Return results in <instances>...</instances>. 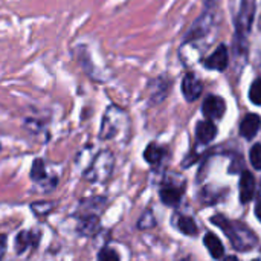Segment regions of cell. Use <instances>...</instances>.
<instances>
[{
	"mask_svg": "<svg viewBox=\"0 0 261 261\" xmlns=\"http://www.w3.org/2000/svg\"><path fill=\"white\" fill-rule=\"evenodd\" d=\"M223 261H239V258H237V257H234V255H231V257H226Z\"/></svg>",
	"mask_w": 261,
	"mask_h": 261,
	"instance_id": "obj_24",
	"label": "cell"
},
{
	"mask_svg": "<svg viewBox=\"0 0 261 261\" xmlns=\"http://www.w3.org/2000/svg\"><path fill=\"white\" fill-rule=\"evenodd\" d=\"M260 125H261L260 116H258V115H255V113H249V115L242 121L240 133H242V136H243V138H246V139H252V138L258 133Z\"/></svg>",
	"mask_w": 261,
	"mask_h": 261,
	"instance_id": "obj_9",
	"label": "cell"
},
{
	"mask_svg": "<svg viewBox=\"0 0 261 261\" xmlns=\"http://www.w3.org/2000/svg\"><path fill=\"white\" fill-rule=\"evenodd\" d=\"M228 47L225 44H220L206 60H205V67L213 69V70H225L228 67Z\"/></svg>",
	"mask_w": 261,
	"mask_h": 261,
	"instance_id": "obj_6",
	"label": "cell"
},
{
	"mask_svg": "<svg viewBox=\"0 0 261 261\" xmlns=\"http://www.w3.org/2000/svg\"><path fill=\"white\" fill-rule=\"evenodd\" d=\"M31 179L34 182H43L46 184L47 182V173H46V165L41 159H35L34 164H32V168H31Z\"/></svg>",
	"mask_w": 261,
	"mask_h": 261,
	"instance_id": "obj_14",
	"label": "cell"
},
{
	"mask_svg": "<svg viewBox=\"0 0 261 261\" xmlns=\"http://www.w3.org/2000/svg\"><path fill=\"white\" fill-rule=\"evenodd\" d=\"M203 90L202 81L196 78L193 73H187L182 81V93L187 101H196Z\"/></svg>",
	"mask_w": 261,
	"mask_h": 261,
	"instance_id": "obj_7",
	"label": "cell"
},
{
	"mask_svg": "<svg viewBox=\"0 0 261 261\" xmlns=\"http://www.w3.org/2000/svg\"><path fill=\"white\" fill-rule=\"evenodd\" d=\"M255 17V0H242L239 14L236 18V28H237V37L245 40L246 35L251 32V26Z\"/></svg>",
	"mask_w": 261,
	"mask_h": 261,
	"instance_id": "obj_4",
	"label": "cell"
},
{
	"mask_svg": "<svg viewBox=\"0 0 261 261\" xmlns=\"http://www.w3.org/2000/svg\"><path fill=\"white\" fill-rule=\"evenodd\" d=\"M255 214H257V217H258V220L261 222V199L260 202L255 205Z\"/></svg>",
	"mask_w": 261,
	"mask_h": 261,
	"instance_id": "obj_23",
	"label": "cell"
},
{
	"mask_svg": "<svg viewBox=\"0 0 261 261\" xmlns=\"http://www.w3.org/2000/svg\"><path fill=\"white\" fill-rule=\"evenodd\" d=\"M251 164L255 170H261V144H255L251 148Z\"/></svg>",
	"mask_w": 261,
	"mask_h": 261,
	"instance_id": "obj_20",
	"label": "cell"
},
{
	"mask_svg": "<svg viewBox=\"0 0 261 261\" xmlns=\"http://www.w3.org/2000/svg\"><path fill=\"white\" fill-rule=\"evenodd\" d=\"M162 156H164V150H162L161 147H158L156 144H150V145L145 148V151H144L145 161H147L148 164H151V165L159 164L161 159H162Z\"/></svg>",
	"mask_w": 261,
	"mask_h": 261,
	"instance_id": "obj_15",
	"label": "cell"
},
{
	"mask_svg": "<svg viewBox=\"0 0 261 261\" xmlns=\"http://www.w3.org/2000/svg\"><path fill=\"white\" fill-rule=\"evenodd\" d=\"M202 110H203V115L210 121H216V119H220L225 115L226 104H225V101L220 96H208L203 101Z\"/></svg>",
	"mask_w": 261,
	"mask_h": 261,
	"instance_id": "obj_5",
	"label": "cell"
},
{
	"mask_svg": "<svg viewBox=\"0 0 261 261\" xmlns=\"http://www.w3.org/2000/svg\"><path fill=\"white\" fill-rule=\"evenodd\" d=\"M119 254L112 249V248H104L101 249L99 255H98V261H119Z\"/></svg>",
	"mask_w": 261,
	"mask_h": 261,
	"instance_id": "obj_19",
	"label": "cell"
},
{
	"mask_svg": "<svg viewBox=\"0 0 261 261\" xmlns=\"http://www.w3.org/2000/svg\"><path fill=\"white\" fill-rule=\"evenodd\" d=\"M29 246H35V234L31 231H21L18 232L15 239V251L17 254H23Z\"/></svg>",
	"mask_w": 261,
	"mask_h": 261,
	"instance_id": "obj_13",
	"label": "cell"
},
{
	"mask_svg": "<svg viewBox=\"0 0 261 261\" xmlns=\"http://www.w3.org/2000/svg\"><path fill=\"white\" fill-rule=\"evenodd\" d=\"M211 222L214 225H217L228 236V239L231 240V243H232V246L236 249L246 252V251L252 249L257 245L255 234L251 229L245 228V225L236 223V222H229L223 216H216V217L211 219Z\"/></svg>",
	"mask_w": 261,
	"mask_h": 261,
	"instance_id": "obj_1",
	"label": "cell"
},
{
	"mask_svg": "<svg viewBox=\"0 0 261 261\" xmlns=\"http://www.w3.org/2000/svg\"><path fill=\"white\" fill-rule=\"evenodd\" d=\"M205 246L208 248L210 254L213 255V258H222L223 254H225V249H223V245L220 242V239L214 234H206L205 236Z\"/></svg>",
	"mask_w": 261,
	"mask_h": 261,
	"instance_id": "obj_12",
	"label": "cell"
},
{
	"mask_svg": "<svg viewBox=\"0 0 261 261\" xmlns=\"http://www.w3.org/2000/svg\"><path fill=\"white\" fill-rule=\"evenodd\" d=\"M127 125H128V118H127L125 112L118 106H110V107H107V110L102 116L99 139H102V141L115 139L116 136H119L122 133V130Z\"/></svg>",
	"mask_w": 261,
	"mask_h": 261,
	"instance_id": "obj_2",
	"label": "cell"
},
{
	"mask_svg": "<svg viewBox=\"0 0 261 261\" xmlns=\"http://www.w3.org/2000/svg\"><path fill=\"white\" fill-rule=\"evenodd\" d=\"M5 251H6V236L5 234H0V260L5 255Z\"/></svg>",
	"mask_w": 261,
	"mask_h": 261,
	"instance_id": "obj_22",
	"label": "cell"
},
{
	"mask_svg": "<svg viewBox=\"0 0 261 261\" xmlns=\"http://www.w3.org/2000/svg\"><path fill=\"white\" fill-rule=\"evenodd\" d=\"M255 194V177L251 171H243L240 177V202L246 205Z\"/></svg>",
	"mask_w": 261,
	"mask_h": 261,
	"instance_id": "obj_8",
	"label": "cell"
},
{
	"mask_svg": "<svg viewBox=\"0 0 261 261\" xmlns=\"http://www.w3.org/2000/svg\"><path fill=\"white\" fill-rule=\"evenodd\" d=\"M217 135V127L213 121H200L196 127V138L202 144H210Z\"/></svg>",
	"mask_w": 261,
	"mask_h": 261,
	"instance_id": "obj_10",
	"label": "cell"
},
{
	"mask_svg": "<svg viewBox=\"0 0 261 261\" xmlns=\"http://www.w3.org/2000/svg\"><path fill=\"white\" fill-rule=\"evenodd\" d=\"M113 154L107 150L101 151L92 162V165L84 173V179L89 182H104L110 177L113 170Z\"/></svg>",
	"mask_w": 261,
	"mask_h": 261,
	"instance_id": "obj_3",
	"label": "cell"
},
{
	"mask_svg": "<svg viewBox=\"0 0 261 261\" xmlns=\"http://www.w3.org/2000/svg\"><path fill=\"white\" fill-rule=\"evenodd\" d=\"M54 203H47V202H37V203H32L31 205V210L37 214V216H46L49 214L52 210H54Z\"/></svg>",
	"mask_w": 261,
	"mask_h": 261,
	"instance_id": "obj_18",
	"label": "cell"
},
{
	"mask_svg": "<svg viewBox=\"0 0 261 261\" xmlns=\"http://www.w3.org/2000/svg\"><path fill=\"white\" fill-rule=\"evenodd\" d=\"M153 225H154V220H153V216H151L150 213L144 214V216H142V219H141V220H139V223H138V226H139L141 229L153 228Z\"/></svg>",
	"mask_w": 261,
	"mask_h": 261,
	"instance_id": "obj_21",
	"label": "cell"
},
{
	"mask_svg": "<svg viewBox=\"0 0 261 261\" xmlns=\"http://www.w3.org/2000/svg\"><path fill=\"white\" fill-rule=\"evenodd\" d=\"M249 99L255 104L261 106V80H255L249 89Z\"/></svg>",
	"mask_w": 261,
	"mask_h": 261,
	"instance_id": "obj_17",
	"label": "cell"
},
{
	"mask_svg": "<svg viewBox=\"0 0 261 261\" xmlns=\"http://www.w3.org/2000/svg\"><path fill=\"white\" fill-rule=\"evenodd\" d=\"M177 228L185 236H196L197 234V226H196V223H194V220L191 217H179Z\"/></svg>",
	"mask_w": 261,
	"mask_h": 261,
	"instance_id": "obj_16",
	"label": "cell"
},
{
	"mask_svg": "<svg viewBox=\"0 0 261 261\" xmlns=\"http://www.w3.org/2000/svg\"><path fill=\"white\" fill-rule=\"evenodd\" d=\"M159 196H161V200H162L164 205H167V206H176L180 202L182 190H179L176 187H164L161 190Z\"/></svg>",
	"mask_w": 261,
	"mask_h": 261,
	"instance_id": "obj_11",
	"label": "cell"
}]
</instances>
